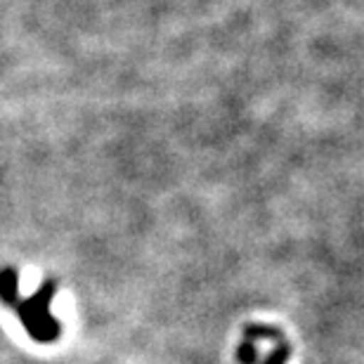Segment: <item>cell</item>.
<instances>
[{
  "label": "cell",
  "mask_w": 364,
  "mask_h": 364,
  "mask_svg": "<svg viewBox=\"0 0 364 364\" xmlns=\"http://www.w3.org/2000/svg\"><path fill=\"white\" fill-rule=\"evenodd\" d=\"M57 291V284L53 279H48L43 287L36 291L33 296L19 298L12 296L5 305L17 312L21 326L26 329V333L31 336L36 343H55L62 336V322L50 312V303Z\"/></svg>",
  "instance_id": "6da1fadb"
},
{
  "label": "cell",
  "mask_w": 364,
  "mask_h": 364,
  "mask_svg": "<svg viewBox=\"0 0 364 364\" xmlns=\"http://www.w3.org/2000/svg\"><path fill=\"white\" fill-rule=\"evenodd\" d=\"M289 358H291V346L284 338H279L277 346L267 353V358L260 364H289Z\"/></svg>",
  "instance_id": "7a4b0ae2"
}]
</instances>
